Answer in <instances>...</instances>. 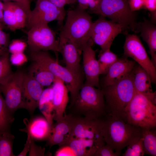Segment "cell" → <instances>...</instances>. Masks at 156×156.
Returning <instances> with one entry per match:
<instances>
[{
    "label": "cell",
    "mask_w": 156,
    "mask_h": 156,
    "mask_svg": "<svg viewBox=\"0 0 156 156\" xmlns=\"http://www.w3.org/2000/svg\"><path fill=\"white\" fill-rule=\"evenodd\" d=\"M132 71L114 83L104 87L102 89L107 116L125 121V108L135 92L133 83Z\"/></svg>",
    "instance_id": "obj_1"
},
{
    "label": "cell",
    "mask_w": 156,
    "mask_h": 156,
    "mask_svg": "<svg viewBox=\"0 0 156 156\" xmlns=\"http://www.w3.org/2000/svg\"><path fill=\"white\" fill-rule=\"evenodd\" d=\"M69 108L70 113L77 117L97 120L107 116L102 89L86 83Z\"/></svg>",
    "instance_id": "obj_2"
},
{
    "label": "cell",
    "mask_w": 156,
    "mask_h": 156,
    "mask_svg": "<svg viewBox=\"0 0 156 156\" xmlns=\"http://www.w3.org/2000/svg\"><path fill=\"white\" fill-rule=\"evenodd\" d=\"M142 128L121 119L107 116L103 121L102 134L105 144L120 155L122 150L141 137Z\"/></svg>",
    "instance_id": "obj_3"
},
{
    "label": "cell",
    "mask_w": 156,
    "mask_h": 156,
    "mask_svg": "<svg viewBox=\"0 0 156 156\" xmlns=\"http://www.w3.org/2000/svg\"><path fill=\"white\" fill-rule=\"evenodd\" d=\"M93 22L91 16L86 11L77 8L69 10L60 34L73 42L82 53L83 47L91 39Z\"/></svg>",
    "instance_id": "obj_4"
},
{
    "label": "cell",
    "mask_w": 156,
    "mask_h": 156,
    "mask_svg": "<svg viewBox=\"0 0 156 156\" xmlns=\"http://www.w3.org/2000/svg\"><path fill=\"white\" fill-rule=\"evenodd\" d=\"M30 56L33 61L39 64L64 82L70 94L69 106H71L83 85V77L75 74L66 67L60 65L47 51L31 52Z\"/></svg>",
    "instance_id": "obj_5"
},
{
    "label": "cell",
    "mask_w": 156,
    "mask_h": 156,
    "mask_svg": "<svg viewBox=\"0 0 156 156\" xmlns=\"http://www.w3.org/2000/svg\"><path fill=\"white\" fill-rule=\"evenodd\" d=\"M156 105L145 96L135 92L125 108V121L142 128H155Z\"/></svg>",
    "instance_id": "obj_6"
},
{
    "label": "cell",
    "mask_w": 156,
    "mask_h": 156,
    "mask_svg": "<svg viewBox=\"0 0 156 156\" xmlns=\"http://www.w3.org/2000/svg\"><path fill=\"white\" fill-rule=\"evenodd\" d=\"M94 13L109 18L125 29L135 31L136 15L131 11L128 0H100Z\"/></svg>",
    "instance_id": "obj_7"
},
{
    "label": "cell",
    "mask_w": 156,
    "mask_h": 156,
    "mask_svg": "<svg viewBox=\"0 0 156 156\" xmlns=\"http://www.w3.org/2000/svg\"><path fill=\"white\" fill-rule=\"evenodd\" d=\"M27 43L31 52L51 50L58 52L59 40L47 24L35 25L27 33Z\"/></svg>",
    "instance_id": "obj_8"
},
{
    "label": "cell",
    "mask_w": 156,
    "mask_h": 156,
    "mask_svg": "<svg viewBox=\"0 0 156 156\" xmlns=\"http://www.w3.org/2000/svg\"><path fill=\"white\" fill-rule=\"evenodd\" d=\"M25 73L20 70L13 72L0 84L7 107L12 115L17 109L23 108L22 95Z\"/></svg>",
    "instance_id": "obj_9"
},
{
    "label": "cell",
    "mask_w": 156,
    "mask_h": 156,
    "mask_svg": "<svg viewBox=\"0 0 156 156\" xmlns=\"http://www.w3.org/2000/svg\"><path fill=\"white\" fill-rule=\"evenodd\" d=\"M65 15L64 9L58 8L49 0H37L35 8L28 16L26 26L29 29L36 25L48 24L57 21L61 27Z\"/></svg>",
    "instance_id": "obj_10"
},
{
    "label": "cell",
    "mask_w": 156,
    "mask_h": 156,
    "mask_svg": "<svg viewBox=\"0 0 156 156\" xmlns=\"http://www.w3.org/2000/svg\"><path fill=\"white\" fill-rule=\"evenodd\" d=\"M103 119L92 120L76 117L71 138L84 140L99 149L105 144L102 134Z\"/></svg>",
    "instance_id": "obj_11"
},
{
    "label": "cell",
    "mask_w": 156,
    "mask_h": 156,
    "mask_svg": "<svg viewBox=\"0 0 156 156\" xmlns=\"http://www.w3.org/2000/svg\"><path fill=\"white\" fill-rule=\"evenodd\" d=\"M125 29L119 24L101 16L93 22L90 37L93 42L99 46L103 52L110 49L114 39Z\"/></svg>",
    "instance_id": "obj_12"
},
{
    "label": "cell",
    "mask_w": 156,
    "mask_h": 156,
    "mask_svg": "<svg viewBox=\"0 0 156 156\" xmlns=\"http://www.w3.org/2000/svg\"><path fill=\"white\" fill-rule=\"evenodd\" d=\"M124 55L133 59L149 74L152 83H156V67L149 58L140 38L135 34H129L123 46Z\"/></svg>",
    "instance_id": "obj_13"
},
{
    "label": "cell",
    "mask_w": 156,
    "mask_h": 156,
    "mask_svg": "<svg viewBox=\"0 0 156 156\" xmlns=\"http://www.w3.org/2000/svg\"><path fill=\"white\" fill-rule=\"evenodd\" d=\"M58 52L62 54L66 67L75 74L82 76L80 62L82 53L70 40L60 34Z\"/></svg>",
    "instance_id": "obj_14"
},
{
    "label": "cell",
    "mask_w": 156,
    "mask_h": 156,
    "mask_svg": "<svg viewBox=\"0 0 156 156\" xmlns=\"http://www.w3.org/2000/svg\"><path fill=\"white\" fill-rule=\"evenodd\" d=\"M93 42L90 39L82 51L83 70L86 78L85 83L100 88L99 66L98 60L96 58L95 52L92 48Z\"/></svg>",
    "instance_id": "obj_15"
},
{
    "label": "cell",
    "mask_w": 156,
    "mask_h": 156,
    "mask_svg": "<svg viewBox=\"0 0 156 156\" xmlns=\"http://www.w3.org/2000/svg\"><path fill=\"white\" fill-rule=\"evenodd\" d=\"M44 87L27 73H25L22 95L23 108L33 113L38 107Z\"/></svg>",
    "instance_id": "obj_16"
},
{
    "label": "cell",
    "mask_w": 156,
    "mask_h": 156,
    "mask_svg": "<svg viewBox=\"0 0 156 156\" xmlns=\"http://www.w3.org/2000/svg\"><path fill=\"white\" fill-rule=\"evenodd\" d=\"M53 83L51 87L53 92V120L56 121L62 118L65 114L66 109L69 100V92L65 83L60 79L55 77Z\"/></svg>",
    "instance_id": "obj_17"
},
{
    "label": "cell",
    "mask_w": 156,
    "mask_h": 156,
    "mask_svg": "<svg viewBox=\"0 0 156 156\" xmlns=\"http://www.w3.org/2000/svg\"><path fill=\"white\" fill-rule=\"evenodd\" d=\"M133 81L136 92L145 96L156 104V94L153 90L151 78L148 73L139 65L132 71Z\"/></svg>",
    "instance_id": "obj_18"
},
{
    "label": "cell",
    "mask_w": 156,
    "mask_h": 156,
    "mask_svg": "<svg viewBox=\"0 0 156 156\" xmlns=\"http://www.w3.org/2000/svg\"><path fill=\"white\" fill-rule=\"evenodd\" d=\"M23 122L25 127L19 130L26 133L34 140H46L49 136L51 127L45 118L37 116L29 120L25 118Z\"/></svg>",
    "instance_id": "obj_19"
},
{
    "label": "cell",
    "mask_w": 156,
    "mask_h": 156,
    "mask_svg": "<svg viewBox=\"0 0 156 156\" xmlns=\"http://www.w3.org/2000/svg\"><path fill=\"white\" fill-rule=\"evenodd\" d=\"M135 62L127 57L119 59L110 67L104 77L103 87L111 85L122 78L131 72Z\"/></svg>",
    "instance_id": "obj_20"
},
{
    "label": "cell",
    "mask_w": 156,
    "mask_h": 156,
    "mask_svg": "<svg viewBox=\"0 0 156 156\" xmlns=\"http://www.w3.org/2000/svg\"><path fill=\"white\" fill-rule=\"evenodd\" d=\"M143 40L147 44L151 56V61L156 67V27L153 23L144 21L138 25Z\"/></svg>",
    "instance_id": "obj_21"
},
{
    "label": "cell",
    "mask_w": 156,
    "mask_h": 156,
    "mask_svg": "<svg viewBox=\"0 0 156 156\" xmlns=\"http://www.w3.org/2000/svg\"><path fill=\"white\" fill-rule=\"evenodd\" d=\"M33 62L27 73L44 87L49 86L53 82L55 77L39 64Z\"/></svg>",
    "instance_id": "obj_22"
},
{
    "label": "cell",
    "mask_w": 156,
    "mask_h": 156,
    "mask_svg": "<svg viewBox=\"0 0 156 156\" xmlns=\"http://www.w3.org/2000/svg\"><path fill=\"white\" fill-rule=\"evenodd\" d=\"M76 118V117L71 114H65L62 118L53 125L51 131L62 135L67 139L68 141L71 137Z\"/></svg>",
    "instance_id": "obj_23"
},
{
    "label": "cell",
    "mask_w": 156,
    "mask_h": 156,
    "mask_svg": "<svg viewBox=\"0 0 156 156\" xmlns=\"http://www.w3.org/2000/svg\"><path fill=\"white\" fill-rule=\"evenodd\" d=\"M155 128H142L141 138L145 154L156 156V131Z\"/></svg>",
    "instance_id": "obj_24"
},
{
    "label": "cell",
    "mask_w": 156,
    "mask_h": 156,
    "mask_svg": "<svg viewBox=\"0 0 156 156\" xmlns=\"http://www.w3.org/2000/svg\"><path fill=\"white\" fill-rule=\"evenodd\" d=\"M14 119L7 107L0 90V135L5 132L10 131V126Z\"/></svg>",
    "instance_id": "obj_25"
},
{
    "label": "cell",
    "mask_w": 156,
    "mask_h": 156,
    "mask_svg": "<svg viewBox=\"0 0 156 156\" xmlns=\"http://www.w3.org/2000/svg\"><path fill=\"white\" fill-rule=\"evenodd\" d=\"M118 59L117 55L108 49L100 52L98 61L100 74H106L110 67Z\"/></svg>",
    "instance_id": "obj_26"
},
{
    "label": "cell",
    "mask_w": 156,
    "mask_h": 156,
    "mask_svg": "<svg viewBox=\"0 0 156 156\" xmlns=\"http://www.w3.org/2000/svg\"><path fill=\"white\" fill-rule=\"evenodd\" d=\"M3 3V23L12 31L18 29L12 6V1H4Z\"/></svg>",
    "instance_id": "obj_27"
},
{
    "label": "cell",
    "mask_w": 156,
    "mask_h": 156,
    "mask_svg": "<svg viewBox=\"0 0 156 156\" xmlns=\"http://www.w3.org/2000/svg\"><path fill=\"white\" fill-rule=\"evenodd\" d=\"M14 137L10 131L0 135V156H14L13 151V143Z\"/></svg>",
    "instance_id": "obj_28"
},
{
    "label": "cell",
    "mask_w": 156,
    "mask_h": 156,
    "mask_svg": "<svg viewBox=\"0 0 156 156\" xmlns=\"http://www.w3.org/2000/svg\"><path fill=\"white\" fill-rule=\"evenodd\" d=\"M13 73L7 51L0 56V84Z\"/></svg>",
    "instance_id": "obj_29"
},
{
    "label": "cell",
    "mask_w": 156,
    "mask_h": 156,
    "mask_svg": "<svg viewBox=\"0 0 156 156\" xmlns=\"http://www.w3.org/2000/svg\"><path fill=\"white\" fill-rule=\"evenodd\" d=\"M123 156H143L145 155L141 137L131 143L127 146Z\"/></svg>",
    "instance_id": "obj_30"
},
{
    "label": "cell",
    "mask_w": 156,
    "mask_h": 156,
    "mask_svg": "<svg viewBox=\"0 0 156 156\" xmlns=\"http://www.w3.org/2000/svg\"><path fill=\"white\" fill-rule=\"evenodd\" d=\"M12 4L18 28H23L26 25L27 14L23 8L18 3L12 1Z\"/></svg>",
    "instance_id": "obj_31"
},
{
    "label": "cell",
    "mask_w": 156,
    "mask_h": 156,
    "mask_svg": "<svg viewBox=\"0 0 156 156\" xmlns=\"http://www.w3.org/2000/svg\"><path fill=\"white\" fill-rule=\"evenodd\" d=\"M100 0H77L78 3L77 8L86 11L88 9L90 12L94 13L97 9Z\"/></svg>",
    "instance_id": "obj_32"
},
{
    "label": "cell",
    "mask_w": 156,
    "mask_h": 156,
    "mask_svg": "<svg viewBox=\"0 0 156 156\" xmlns=\"http://www.w3.org/2000/svg\"><path fill=\"white\" fill-rule=\"evenodd\" d=\"M27 44L24 41L19 39H15L9 45L8 51L11 54L23 53Z\"/></svg>",
    "instance_id": "obj_33"
},
{
    "label": "cell",
    "mask_w": 156,
    "mask_h": 156,
    "mask_svg": "<svg viewBox=\"0 0 156 156\" xmlns=\"http://www.w3.org/2000/svg\"><path fill=\"white\" fill-rule=\"evenodd\" d=\"M53 93L52 87L44 89L40 97L38 106L47 103L53 102Z\"/></svg>",
    "instance_id": "obj_34"
},
{
    "label": "cell",
    "mask_w": 156,
    "mask_h": 156,
    "mask_svg": "<svg viewBox=\"0 0 156 156\" xmlns=\"http://www.w3.org/2000/svg\"><path fill=\"white\" fill-rule=\"evenodd\" d=\"M120 155L107 144H105L99 148L94 156H119Z\"/></svg>",
    "instance_id": "obj_35"
},
{
    "label": "cell",
    "mask_w": 156,
    "mask_h": 156,
    "mask_svg": "<svg viewBox=\"0 0 156 156\" xmlns=\"http://www.w3.org/2000/svg\"><path fill=\"white\" fill-rule=\"evenodd\" d=\"M10 63L16 65H21L26 62L27 59L23 53L11 54L10 58Z\"/></svg>",
    "instance_id": "obj_36"
},
{
    "label": "cell",
    "mask_w": 156,
    "mask_h": 156,
    "mask_svg": "<svg viewBox=\"0 0 156 156\" xmlns=\"http://www.w3.org/2000/svg\"><path fill=\"white\" fill-rule=\"evenodd\" d=\"M31 142L30 150L29 152V156H44L45 148L36 145L34 141V139L31 137Z\"/></svg>",
    "instance_id": "obj_37"
},
{
    "label": "cell",
    "mask_w": 156,
    "mask_h": 156,
    "mask_svg": "<svg viewBox=\"0 0 156 156\" xmlns=\"http://www.w3.org/2000/svg\"><path fill=\"white\" fill-rule=\"evenodd\" d=\"M0 29V56L8 51L7 47L8 45L9 36Z\"/></svg>",
    "instance_id": "obj_38"
},
{
    "label": "cell",
    "mask_w": 156,
    "mask_h": 156,
    "mask_svg": "<svg viewBox=\"0 0 156 156\" xmlns=\"http://www.w3.org/2000/svg\"><path fill=\"white\" fill-rule=\"evenodd\" d=\"M144 0H128L129 6L133 12L144 8Z\"/></svg>",
    "instance_id": "obj_39"
},
{
    "label": "cell",
    "mask_w": 156,
    "mask_h": 156,
    "mask_svg": "<svg viewBox=\"0 0 156 156\" xmlns=\"http://www.w3.org/2000/svg\"><path fill=\"white\" fill-rule=\"evenodd\" d=\"M60 147V148L55 153V156H75L73 151L68 145Z\"/></svg>",
    "instance_id": "obj_40"
},
{
    "label": "cell",
    "mask_w": 156,
    "mask_h": 156,
    "mask_svg": "<svg viewBox=\"0 0 156 156\" xmlns=\"http://www.w3.org/2000/svg\"><path fill=\"white\" fill-rule=\"evenodd\" d=\"M56 6L60 9H64L67 5L74 4L77 2V0H49Z\"/></svg>",
    "instance_id": "obj_41"
},
{
    "label": "cell",
    "mask_w": 156,
    "mask_h": 156,
    "mask_svg": "<svg viewBox=\"0 0 156 156\" xmlns=\"http://www.w3.org/2000/svg\"><path fill=\"white\" fill-rule=\"evenodd\" d=\"M144 8L150 12L151 14L156 13V0H144Z\"/></svg>",
    "instance_id": "obj_42"
},
{
    "label": "cell",
    "mask_w": 156,
    "mask_h": 156,
    "mask_svg": "<svg viewBox=\"0 0 156 156\" xmlns=\"http://www.w3.org/2000/svg\"><path fill=\"white\" fill-rule=\"evenodd\" d=\"M27 135V140L24 145V148L22 151L18 155V156H25L29 152L31 142V138L29 135Z\"/></svg>",
    "instance_id": "obj_43"
},
{
    "label": "cell",
    "mask_w": 156,
    "mask_h": 156,
    "mask_svg": "<svg viewBox=\"0 0 156 156\" xmlns=\"http://www.w3.org/2000/svg\"><path fill=\"white\" fill-rule=\"evenodd\" d=\"M18 3L21 5L25 11L28 16L31 11L30 0H18Z\"/></svg>",
    "instance_id": "obj_44"
},
{
    "label": "cell",
    "mask_w": 156,
    "mask_h": 156,
    "mask_svg": "<svg viewBox=\"0 0 156 156\" xmlns=\"http://www.w3.org/2000/svg\"><path fill=\"white\" fill-rule=\"evenodd\" d=\"M3 10L0 9V22L3 23Z\"/></svg>",
    "instance_id": "obj_45"
},
{
    "label": "cell",
    "mask_w": 156,
    "mask_h": 156,
    "mask_svg": "<svg viewBox=\"0 0 156 156\" xmlns=\"http://www.w3.org/2000/svg\"><path fill=\"white\" fill-rule=\"evenodd\" d=\"M1 0H0V9L3 10L4 7V3L2 2Z\"/></svg>",
    "instance_id": "obj_46"
},
{
    "label": "cell",
    "mask_w": 156,
    "mask_h": 156,
    "mask_svg": "<svg viewBox=\"0 0 156 156\" xmlns=\"http://www.w3.org/2000/svg\"><path fill=\"white\" fill-rule=\"evenodd\" d=\"M4 1H12L14 2H16L18 3V0H3Z\"/></svg>",
    "instance_id": "obj_47"
},
{
    "label": "cell",
    "mask_w": 156,
    "mask_h": 156,
    "mask_svg": "<svg viewBox=\"0 0 156 156\" xmlns=\"http://www.w3.org/2000/svg\"><path fill=\"white\" fill-rule=\"evenodd\" d=\"M3 23L0 22V29H3V28L4 26L3 25Z\"/></svg>",
    "instance_id": "obj_48"
}]
</instances>
